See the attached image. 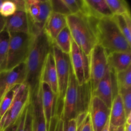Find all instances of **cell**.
I'll list each match as a JSON object with an SVG mask.
<instances>
[{
	"label": "cell",
	"instance_id": "cell-1",
	"mask_svg": "<svg viewBox=\"0 0 131 131\" xmlns=\"http://www.w3.org/2000/svg\"><path fill=\"white\" fill-rule=\"evenodd\" d=\"M53 43L43 31L34 37L25 62L26 78L24 83L29 89L30 98L39 90L42 70L47 55L52 49Z\"/></svg>",
	"mask_w": 131,
	"mask_h": 131
},
{
	"label": "cell",
	"instance_id": "cell-2",
	"mask_svg": "<svg viewBox=\"0 0 131 131\" xmlns=\"http://www.w3.org/2000/svg\"><path fill=\"white\" fill-rule=\"evenodd\" d=\"M92 97V88L90 82L83 85L78 84L71 67L69 85L64 99L61 120L66 122L75 119L80 114L88 112Z\"/></svg>",
	"mask_w": 131,
	"mask_h": 131
},
{
	"label": "cell",
	"instance_id": "cell-3",
	"mask_svg": "<svg viewBox=\"0 0 131 131\" xmlns=\"http://www.w3.org/2000/svg\"><path fill=\"white\" fill-rule=\"evenodd\" d=\"M96 20L81 13L67 16V26L72 40L87 56L97 44L95 29Z\"/></svg>",
	"mask_w": 131,
	"mask_h": 131
},
{
	"label": "cell",
	"instance_id": "cell-4",
	"mask_svg": "<svg viewBox=\"0 0 131 131\" xmlns=\"http://www.w3.org/2000/svg\"><path fill=\"white\" fill-rule=\"evenodd\" d=\"M95 29L97 44L104 49L107 55L114 52L131 53V46L118 29L113 17L97 19Z\"/></svg>",
	"mask_w": 131,
	"mask_h": 131
},
{
	"label": "cell",
	"instance_id": "cell-5",
	"mask_svg": "<svg viewBox=\"0 0 131 131\" xmlns=\"http://www.w3.org/2000/svg\"><path fill=\"white\" fill-rule=\"evenodd\" d=\"M52 51L56 63L58 79V95L55 109V117L60 120L62 115L64 99L69 85L71 63L69 54L63 53L54 43H53L52 46Z\"/></svg>",
	"mask_w": 131,
	"mask_h": 131
},
{
	"label": "cell",
	"instance_id": "cell-6",
	"mask_svg": "<svg viewBox=\"0 0 131 131\" xmlns=\"http://www.w3.org/2000/svg\"><path fill=\"white\" fill-rule=\"evenodd\" d=\"M9 33L10 40L6 70H11L26 62L35 37L29 33Z\"/></svg>",
	"mask_w": 131,
	"mask_h": 131
},
{
	"label": "cell",
	"instance_id": "cell-7",
	"mask_svg": "<svg viewBox=\"0 0 131 131\" xmlns=\"http://www.w3.org/2000/svg\"><path fill=\"white\" fill-rule=\"evenodd\" d=\"M29 101V89L23 83L19 87L10 107L0 120V131L4 130L17 121Z\"/></svg>",
	"mask_w": 131,
	"mask_h": 131
},
{
	"label": "cell",
	"instance_id": "cell-8",
	"mask_svg": "<svg viewBox=\"0 0 131 131\" xmlns=\"http://www.w3.org/2000/svg\"><path fill=\"white\" fill-rule=\"evenodd\" d=\"M90 58V83L92 93L103 79L108 70L107 55L104 49L97 44L91 51Z\"/></svg>",
	"mask_w": 131,
	"mask_h": 131
},
{
	"label": "cell",
	"instance_id": "cell-9",
	"mask_svg": "<svg viewBox=\"0 0 131 131\" xmlns=\"http://www.w3.org/2000/svg\"><path fill=\"white\" fill-rule=\"evenodd\" d=\"M72 70L78 84L80 85L90 82V58L74 42L72 41L69 54Z\"/></svg>",
	"mask_w": 131,
	"mask_h": 131
},
{
	"label": "cell",
	"instance_id": "cell-10",
	"mask_svg": "<svg viewBox=\"0 0 131 131\" xmlns=\"http://www.w3.org/2000/svg\"><path fill=\"white\" fill-rule=\"evenodd\" d=\"M118 94L116 75L108 69L103 79L99 83L95 90L92 93V95L99 98L110 109L113 101Z\"/></svg>",
	"mask_w": 131,
	"mask_h": 131
},
{
	"label": "cell",
	"instance_id": "cell-11",
	"mask_svg": "<svg viewBox=\"0 0 131 131\" xmlns=\"http://www.w3.org/2000/svg\"><path fill=\"white\" fill-rule=\"evenodd\" d=\"M26 78V66L25 63L17 65L11 70L0 72V101L8 91L15 85L25 83Z\"/></svg>",
	"mask_w": 131,
	"mask_h": 131
},
{
	"label": "cell",
	"instance_id": "cell-12",
	"mask_svg": "<svg viewBox=\"0 0 131 131\" xmlns=\"http://www.w3.org/2000/svg\"><path fill=\"white\" fill-rule=\"evenodd\" d=\"M88 113L93 131H101L110 120V109L97 97L92 96Z\"/></svg>",
	"mask_w": 131,
	"mask_h": 131
},
{
	"label": "cell",
	"instance_id": "cell-13",
	"mask_svg": "<svg viewBox=\"0 0 131 131\" xmlns=\"http://www.w3.org/2000/svg\"><path fill=\"white\" fill-rule=\"evenodd\" d=\"M41 99L43 115L46 122L47 130H49L51 120L55 117V109L57 97L54 93L48 84L40 83Z\"/></svg>",
	"mask_w": 131,
	"mask_h": 131
},
{
	"label": "cell",
	"instance_id": "cell-14",
	"mask_svg": "<svg viewBox=\"0 0 131 131\" xmlns=\"http://www.w3.org/2000/svg\"><path fill=\"white\" fill-rule=\"evenodd\" d=\"M40 83H46L57 97L58 79L56 63L54 57L53 51L51 50L48 54L42 70L40 77Z\"/></svg>",
	"mask_w": 131,
	"mask_h": 131
},
{
	"label": "cell",
	"instance_id": "cell-15",
	"mask_svg": "<svg viewBox=\"0 0 131 131\" xmlns=\"http://www.w3.org/2000/svg\"><path fill=\"white\" fill-rule=\"evenodd\" d=\"M32 107V129L33 131H48L42 105L40 88L30 98Z\"/></svg>",
	"mask_w": 131,
	"mask_h": 131
},
{
	"label": "cell",
	"instance_id": "cell-16",
	"mask_svg": "<svg viewBox=\"0 0 131 131\" xmlns=\"http://www.w3.org/2000/svg\"><path fill=\"white\" fill-rule=\"evenodd\" d=\"M5 28L9 33H29L28 17L26 11L17 10L12 16L5 18Z\"/></svg>",
	"mask_w": 131,
	"mask_h": 131
},
{
	"label": "cell",
	"instance_id": "cell-17",
	"mask_svg": "<svg viewBox=\"0 0 131 131\" xmlns=\"http://www.w3.org/2000/svg\"><path fill=\"white\" fill-rule=\"evenodd\" d=\"M83 14L96 19L113 16L106 0H84V10Z\"/></svg>",
	"mask_w": 131,
	"mask_h": 131
},
{
	"label": "cell",
	"instance_id": "cell-18",
	"mask_svg": "<svg viewBox=\"0 0 131 131\" xmlns=\"http://www.w3.org/2000/svg\"><path fill=\"white\" fill-rule=\"evenodd\" d=\"M67 26V17L52 12L45 24L43 31L54 43L58 35Z\"/></svg>",
	"mask_w": 131,
	"mask_h": 131
},
{
	"label": "cell",
	"instance_id": "cell-19",
	"mask_svg": "<svg viewBox=\"0 0 131 131\" xmlns=\"http://www.w3.org/2000/svg\"><path fill=\"white\" fill-rule=\"evenodd\" d=\"M130 52H114L107 55L108 67L115 74L127 70L131 67Z\"/></svg>",
	"mask_w": 131,
	"mask_h": 131
},
{
	"label": "cell",
	"instance_id": "cell-20",
	"mask_svg": "<svg viewBox=\"0 0 131 131\" xmlns=\"http://www.w3.org/2000/svg\"><path fill=\"white\" fill-rule=\"evenodd\" d=\"M127 116L123 105L121 96L118 94L112 102L110 108V124L114 128L124 126L126 122Z\"/></svg>",
	"mask_w": 131,
	"mask_h": 131
},
{
	"label": "cell",
	"instance_id": "cell-21",
	"mask_svg": "<svg viewBox=\"0 0 131 131\" xmlns=\"http://www.w3.org/2000/svg\"><path fill=\"white\" fill-rule=\"evenodd\" d=\"M114 21L121 33L131 46V16L130 14L122 15H113Z\"/></svg>",
	"mask_w": 131,
	"mask_h": 131
},
{
	"label": "cell",
	"instance_id": "cell-22",
	"mask_svg": "<svg viewBox=\"0 0 131 131\" xmlns=\"http://www.w3.org/2000/svg\"><path fill=\"white\" fill-rule=\"evenodd\" d=\"M10 33L4 28L0 33V72L6 70Z\"/></svg>",
	"mask_w": 131,
	"mask_h": 131
},
{
	"label": "cell",
	"instance_id": "cell-23",
	"mask_svg": "<svg viewBox=\"0 0 131 131\" xmlns=\"http://www.w3.org/2000/svg\"><path fill=\"white\" fill-rule=\"evenodd\" d=\"M72 41V38L71 33L68 26H67L58 35L54 41V43L63 53L69 54L71 50Z\"/></svg>",
	"mask_w": 131,
	"mask_h": 131
},
{
	"label": "cell",
	"instance_id": "cell-24",
	"mask_svg": "<svg viewBox=\"0 0 131 131\" xmlns=\"http://www.w3.org/2000/svg\"><path fill=\"white\" fill-rule=\"evenodd\" d=\"M32 119V107L29 101L19 117L15 131H33Z\"/></svg>",
	"mask_w": 131,
	"mask_h": 131
},
{
	"label": "cell",
	"instance_id": "cell-25",
	"mask_svg": "<svg viewBox=\"0 0 131 131\" xmlns=\"http://www.w3.org/2000/svg\"><path fill=\"white\" fill-rule=\"evenodd\" d=\"M113 15H122L130 14L128 3L125 0H106Z\"/></svg>",
	"mask_w": 131,
	"mask_h": 131
},
{
	"label": "cell",
	"instance_id": "cell-26",
	"mask_svg": "<svg viewBox=\"0 0 131 131\" xmlns=\"http://www.w3.org/2000/svg\"><path fill=\"white\" fill-rule=\"evenodd\" d=\"M118 92L131 89V67L124 71L115 74Z\"/></svg>",
	"mask_w": 131,
	"mask_h": 131
},
{
	"label": "cell",
	"instance_id": "cell-27",
	"mask_svg": "<svg viewBox=\"0 0 131 131\" xmlns=\"http://www.w3.org/2000/svg\"><path fill=\"white\" fill-rule=\"evenodd\" d=\"M20 85L14 86L12 88L6 92V94L3 96L1 101H0V120L5 113L6 110L10 107Z\"/></svg>",
	"mask_w": 131,
	"mask_h": 131
},
{
	"label": "cell",
	"instance_id": "cell-28",
	"mask_svg": "<svg viewBox=\"0 0 131 131\" xmlns=\"http://www.w3.org/2000/svg\"><path fill=\"white\" fill-rule=\"evenodd\" d=\"M17 11V6L14 1H3L0 7V15L7 18L14 15Z\"/></svg>",
	"mask_w": 131,
	"mask_h": 131
},
{
	"label": "cell",
	"instance_id": "cell-29",
	"mask_svg": "<svg viewBox=\"0 0 131 131\" xmlns=\"http://www.w3.org/2000/svg\"><path fill=\"white\" fill-rule=\"evenodd\" d=\"M51 3L52 12L66 17L70 15V12L63 2V0H51Z\"/></svg>",
	"mask_w": 131,
	"mask_h": 131
},
{
	"label": "cell",
	"instance_id": "cell-30",
	"mask_svg": "<svg viewBox=\"0 0 131 131\" xmlns=\"http://www.w3.org/2000/svg\"><path fill=\"white\" fill-rule=\"evenodd\" d=\"M118 94L121 96L126 116L131 114V89L120 90Z\"/></svg>",
	"mask_w": 131,
	"mask_h": 131
},
{
	"label": "cell",
	"instance_id": "cell-31",
	"mask_svg": "<svg viewBox=\"0 0 131 131\" xmlns=\"http://www.w3.org/2000/svg\"><path fill=\"white\" fill-rule=\"evenodd\" d=\"M77 131H93L89 113H88L83 122L79 126L77 127Z\"/></svg>",
	"mask_w": 131,
	"mask_h": 131
},
{
	"label": "cell",
	"instance_id": "cell-32",
	"mask_svg": "<svg viewBox=\"0 0 131 131\" xmlns=\"http://www.w3.org/2000/svg\"><path fill=\"white\" fill-rule=\"evenodd\" d=\"M64 131H77L76 122L75 119H71L64 122Z\"/></svg>",
	"mask_w": 131,
	"mask_h": 131
},
{
	"label": "cell",
	"instance_id": "cell-33",
	"mask_svg": "<svg viewBox=\"0 0 131 131\" xmlns=\"http://www.w3.org/2000/svg\"><path fill=\"white\" fill-rule=\"evenodd\" d=\"M124 131H131V114L128 115L126 118V122L124 125Z\"/></svg>",
	"mask_w": 131,
	"mask_h": 131
},
{
	"label": "cell",
	"instance_id": "cell-34",
	"mask_svg": "<svg viewBox=\"0 0 131 131\" xmlns=\"http://www.w3.org/2000/svg\"><path fill=\"white\" fill-rule=\"evenodd\" d=\"M5 23H6V20L5 18L3 17L2 15H0V33L4 29L5 27Z\"/></svg>",
	"mask_w": 131,
	"mask_h": 131
},
{
	"label": "cell",
	"instance_id": "cell-35",
	"mask_svg": "<svg viewBox=\"0 0 131 131\" xmlns=\"http://www.w3.org/2000/svg\"><path fill=\"white\" fill-rule=\"evenodd\" d=\"M18 120H19V119H18L17 121L15 124H12V125L9 126L8 127L6 128V129H5V130L3 131H15V130H16L17 126V124H18Z\"/></svg>",
	"mask_w": 131,
	"mask_h": 131
},
{
	"label": "cell",
	"instance_id": "cell-36",
	"mask_svg": "<svg viewBox=\"0 0 131 131\" xmlns=\"http://www.w3.org/2000/svg\"><path fill=\"white\" fill-rule=\"evenodd\" d=\"M101 131H112L111 130V129H110V121L107 122V123L106 124V125L104 126V127L103 128V129H102V130Z\"/></svg>",
	"mask_w": 131,
	"mask_h": 131
},
{
	"label": "cell",
	"instance_id": "cell-37",
	"mask_svg": "<svg viewBox=\"0 0 131 131\" xmlns=\"http://www.w3.org/2000/svg\"><path fill=\"white\" fill-rule=\"evenodd\" d=\"M115 131H124V126L119 127H118L117 129H116V130H115Z\"/></svg>",
	"mask_w": 131,
	"mask_h": 131
},
{
	"label": "cell",
	"instance_id": "cell-38",
	"mask_svg": "<svg viewBox=\"0 0 131 131\" xmlns=\"http://www.w3.org/2000/svg\"><path fill=\"white\" fill-rule=\"evenodd\" d=\"M2 3H3L2 0H0V7H1V4H2Z\"/></svg>",
	"mask_w": 131,
	"mask_h": 131
}]
</instances>
